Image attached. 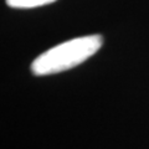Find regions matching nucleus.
<instances>
[{"label":"nucleus","mask_w":149,"mask_h":149,"mask_svg":"<svg viewBox=\"0 0 149 149\" xmlns=\"http://www.w3.org/2000/svg\"><path fill=\"white\" fill-rule=\"evenodd\" d=\"M102 44L101 35L81 36L65 41L35 58L31 63V71L36 76H46L71 70L95 55Z\"/></svg>","instance_id":"obj_1"},{"label":"nucleus","mask_w":149,"mask_h":149,"mask_svg":"<svg viewBox=\"0 0 149 149\" xmlns=\"http://www.w3.org/2000/svg\"><path fill=\"white\" fill-rule=\"evenodd\" d=\"M56 0H6V4L14 9H32L55 3Z\"/></svg>","instance_id":"obj_2"}]
</instances>
